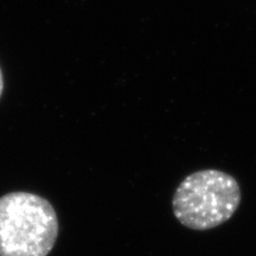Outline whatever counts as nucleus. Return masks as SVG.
I'll list each match as a JSON object with an SVG mask.
<instances>
[{
  "instance_id": "nucleus-1",
  "label": "nucleus",
  "mask_w": 256,
  "mask_h": 256,
  "mask_svg": "<svg viewBox=\"0 0 256 256\" xmlns=\"http://www.w3.org/2000/svg\"><path fill=\"white\" fill-rule=\"evenodd\" d=\"M58 236L51 203L28 192L0 198V256H48Z\"/></svg>"
},
{
  "instance_id": "nucleus-3",
  "label": "nucleus",
  "mask_w": 256,
  "mask_h": 256,
  "mask_svg": "<svg viewBox=\"0 0 256 256\" xmlns=\"http://www.w3.org/2000/svg\"><path fill=\"white\" fill-rule=\"evenodd\" d=\"M2 90H4V78H2V69H0V98H2Z\"/></svg>"
},
{
  "instance_id": "nucleus-2",
  "label": "nucleus",
  "mask_w": 256,
  "mask_h": 256,
  "mask_svg": "<svg viewBox=\"0 0 256 256\" xmlns=\"http://www.w3.org/2000/svg\"><path fill=\"white\" fill-rule=\"evenodd\" d=\"M241 198V188L232 174L220 170H200L180 182L172 198V209L184 226L206 232L232 218Z\"/></svg>"
}]
</instances>
